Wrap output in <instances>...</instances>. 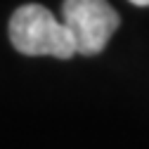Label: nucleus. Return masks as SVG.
<instances>
[{
  "label": "nucleus",
  "mask_w": 149,
  "mask_h": 149,
  "mask_svg": "<svg viewBox=\"0 0 149 149\" xmlns=\"http://www.w3.org/2000/svg\"><path fill=\"white\" fill-rule=\"evenodd\" d=\"M62 22L73 36L76 52L92 57L107 47L121 24V17L107 0H64Z\"/></svg>",
  "instance_id": "f03ea898"
},
{
  "label": "nucleus",
  "mask_w": 149,
  "mask_h": 149,
  "mask_svg": "<svg viewBox=\"0 0 149 149\" xmlns=\"http://www.w3.org/2000/svg\"><path fill=\"white\" fill-rule=\"evenodd\" d=\"M10 40L14 50L29 57L50 54L57 59H69L78 54L66 24L38 3H29L14 10L10 17Z\"/></svg>",
  "instance_id": "f257e3e1"
},
{
  "label": "nucleus",
  "mask_w": 149,
  "mask_h": 149,
  "mask_svg": "<svg viewBox=\"0 0 149 149\" xmlns=\"http://www.w3.org/2000/svg\"><path fill=\"white\" fill-rule=\"evenodd\" d=\"M133 5H137V7H149V0H130Z\"/></svg>",
  "instance_id": "7ed1b4c3"
}]
</instances>
